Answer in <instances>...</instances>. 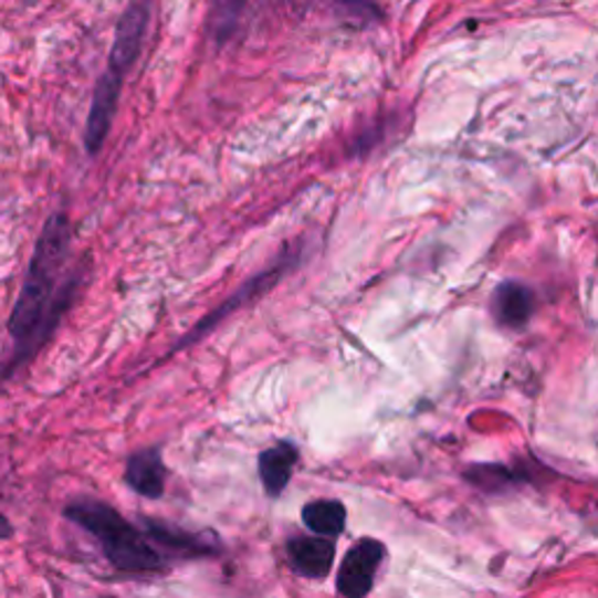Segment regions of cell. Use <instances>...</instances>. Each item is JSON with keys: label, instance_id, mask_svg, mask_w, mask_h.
I'll return each mask as SVG.
<instances>
[{"label": "cell", "instance_id": "cell-1", "mask_svg": "<svg viewBox=\"0 0 598 598\" xmlns=\"http://www.w3.org/2000/svg\"><path fill=\"white\" fill-rule=\"evenodd\" d=\"M71 241L73 232L69 216L54 213L35 243L22 295H19L8 323L17 344L14 365L31 358L48 342L85 281V262L66 272Z\"/></svg>", "mask_w": 598, "mask_h": 598}, {"label": "cell", "instance_id": "cell-2", "mask_svg": "<svg viewBox=\"0 0 598 598\" xmlns=\"http://www.w3.org/2000/svg\"><path fill=\"white\" fill-rule=\"evenodd\" d=\"M64 517L85 528L117 570L134 575L167 570V559L148 543V535L129 524L115 507L82 499L66 505Z\"/></svg>", "mask_w": 598, "mask_h": 598}, {"label": "cell", "instance_id": "cell-3", "mask_svg": "<svg viewBox=\"0 0 598 598\" xmlns=\"http://www.w3.org/2000/svg\"><path fill=\"white\" fill-rule=\"evenodd\" d=\"M386 559V545L375 538H363L350 545L337 570V589L346 598H365L375 587L379 566Z\"/></svg>", "mask_w": 598, "mask_h": 598}, {"label": "cell", "instance_id": "cell-4", "mask_svg": "<svg viewBox=\"0 0 598 598\" xmlns=\"http://www.w3.org/2000/svg\"><path fill=\"white\" fill-rule=\"evenodd\" d=\"M150 12H153V0H132L127 10L122 12L117 29H115L108 69L122 73L125 77L134 69V64L143 52V43H146Z\"/></svg>", "mask_w": 598, "mask_h": 598}, {"label": "cell", "instance_id": "cell-5", "mask_svg": "<svg viewBox=\"0 0 598 598\" xmlns=\"http://www.w3.org/2000/svg\"><path fill=\"white\" fill-rule=\"evenodd\" d=\"M122 85H125V75L106 69L96 82L94 98H92V108L87 117V129H85V148L92 157H96L106 143L113 119L117 115L119 106V96H122Z\"/></svg>", "mask_w": 598, "mask_h": 598}, {"label": "cell", "instance_id": "cell-6", "mask_svg": "<svg viewBox=\"0 0 598 598\" xmlns=\"http://www.w3.org/2000/svg\"><path fill=\"white\" fill-rule=\"evenodd\" d=\"M491 314L503 327L524 329L538 306V297L522 281H503L491 295Z\"/></svg>", "mask_w": 598, "mask_h": 598}, {"label": "cell", "instance_id": "cell-7", "mask_svg": "<svg viewBox=\"0 0 598 598\" xmlns=\"http://www.w3.org/2000/svg\"><path fill=\"white\" fill-rule=\"evenodd\" d=\"M335 543L323 535H300L287 543V562L293 570L312 580H323L335 564Z\"/></svg>", "mask_w": 598, "mask_h": 598}, {"label": "cell", "instance_id": "cell-8", "mask_svg": "<svg viewBox=\"0 0 598 598\" xmlns=\"http://www.w3.org/2000/svg\"><path fill=\"white\" fill-rule=\"evenodd\" d=\"M146 526V533L150 541H155L161 547V554H171V556H182V559H195V556H209L216 554L218 543L209 535L185 531L178 526H169L164 522H153L146 520L143 522Z\"/></svg>", "mask_w": 598, "mask_h": 598}, {"label": "cell", "instance_id": "cell-9", "mask_svg": "<svg viewBox=\"0 0 598 598\" xmlns=\"http://www.w3.org/2000/svg\"><path fill=\"white\" fill-rule=\"evenodd\" d=\"M535 474L526 465H505V463H472L463 470V480L489 496L514 491L533 482Z\"/></svg>", "mask_w": 598, "mask_h": 598}, {"label": "cell", "instance_id": "cell-10", "mask_svg": "<svg viewBox=\"0 0 598 598\" xmlns=\"http://www.w3.org/2000/svg\"><path fill=\"white\" fill-rule=\"evenodd\" d=\"M297 459H300L297 447L287 440H281L274 447L264 449L260 453L258 470H260V480H262L266 496H272V499L281 496L285 486L291 484Z\"/></svg>", "mask_w": 598, "mask_h": 598}, {"label": "cell", "instance_id": "cell-11", "mask_svg": "<svg viewBox=\"0 0 598 598\" xmlns=\"http://www.w3.org/2000/svg\"><path fill=\"white\" fill-rule=\"evenodd\" d=\"M125 482L146 499H161L167 489V468L161 461V451L157 447L143 449L129 459L125 470Z\"/></svg>", "mask_w": 598, "mask_h": 598}, {"label": "cell", "instance_id": "cell-12", "mask_svg": "<svg viewBox=\"0 0 598 598\" xmlns=\"http://www.w3.org/2000/svg\"><path fill=\"white\" fill-rule=\"evenodd\" d=\"M302 522L314 535L335 541L346 528V507L333 499L312 501L302 510Z\"/></svg>", "mask_w": 598, "mask_h": 598}, {"label": "cell", "instance_id": "cell-13", "mask_svg": "<svg viewBox=\"0 0 598 598\" xmlns=\"http://www.w3.org/2000/svg\"><path fill=\"white\" fill-rule=\"evenodd\" d=\"M243 10H245V0H211L209 31H211L213 43L222 45L234 35Z\"/></svg>", "mask_w": 598, "mask_h": 598}, {"label": "cell", "instance_id": "cell-14", "mask_svg": "<svg viewBox=\"0 0 598 598\" xmlns=\"http://www.w3.org/2000/svg\"><path fill=\"white\" fill-rule=\"evenodd\" d=\"M342 17L350 24L365 27L379 17V0H337Z\"/></svg>", "mask_w": 598, "mask_h": 598}, {"label": "cell", "instance_id": "cell-15", "mask_svg": "<svg viewBox=\"0 0 598 598\" xmlns=\"http://www.w3.org/2000/svg\"><path fill=\"white\" fill-rule=\"evenodd\" d=\"M8 535H12V526L8 524L3 514H0V538H8Z\"/></svg>", "mask_w": 598, "mask_h": 598}]
</instances>
